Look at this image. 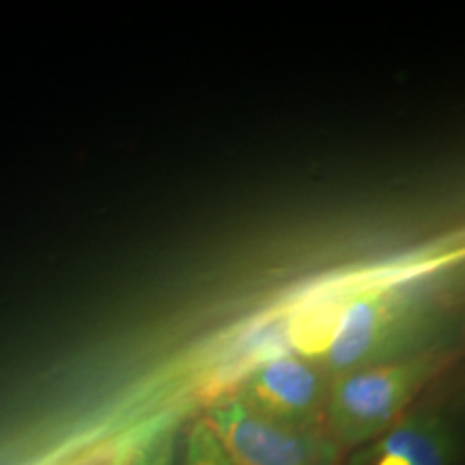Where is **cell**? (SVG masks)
Returning a JSON list of instances; mask_svg holds the SVG:
<instances>
[{
	"label": "cell",
	"mask_w": 465,
	"mask_h": 465,
	"mask_svg": "<svg viewBox=\"0 0 465 465\" xmlns=\"http://www.w3.org/2000/svg\"><path fill=\"white\" fill-rule=\"evenodd\" d=\"M435 298L429 284L397 282L342 298L339 319L319 364L330 377L429 351Z\"/></svg>",
	"instance_id": "1"
},
{
	"label": "cell",
	"mask_w": 465,
	"mask_h": 465,
	"mask_svg": "<svg viewBox=\"0 0 465 465\" xmlns=\"http://www.w3.org/2000/svg\"><path fill=\"white\" fill-rule=\"evenodd\" d=\"M440 353L429 351L330 377L325 422L339 446L362 449L405 416L407 407L438 373Z\"/></svg>",
	"instance_id": "2"
},
{
	"label": "cell",
	"mask_w": 465,
	"mask_h": 465,
	"mask_svg": "<svg viewBox=\"0 0 465 465\" xmlns=\"http://www.w3.org/2000/svg\"><path fill=\"white\" fill-rule=\"evenodd\" d=\"M207 424L232 465H336L341 446L322 424L265 416L237 397L209 410Z\"/></svg>",
	"instance_id": "3"
},
{
	"label": "cell",
	"mask_w": 465,
	"mask_h": 465,
	"mask_svg": "<svg viewBox=\"0 0 465 465\" xmlns=\"http://www.w3.org/2000/svg\"><path fill=\"white\" fill-rule=\"evenodd\" d=\"M330 375L300 353H276L250 369L237 397L261 414L293 424H322Z\"/></svg>",
	"instance_id": "4"
},
{
	"label": "cell",
	"mask_w": 465,
	"mask_h": 465,
	"mask_svg": "<svg viewBox=\"0 0 465 465\" xmlns=\"http://www.w3.org/2000/svg\"><path fill=\"white\" fill-rule=\"evenodd\" d=\"M457 433L441 411L416 410L369 441L349 465H455Z\"/></svg>",
	"instance_id": "5"
},
{
	"label": "cell",
	"mask_w": 465,
	"mask_h": 465,
	"mask_svg": "<svg viewBox=\"0 0 465 465\" xmlns=\"http://www.w3.org/2000/svg\"><path fill=\"white\" fill-rule=\"evenodd\" d=\"M183 465H232L205 418L190 429L188 440H185Z\"/></svg>",
	"instance_id": "6"
},
{
	"label": "cell",
	"mask_w": 465,
	"mask_h": 465,
	"mask_svg": "<svg viewBox=\"0 0 465 465\" xmlns=\"http://www.w3.org/2000/svg\"><path fill=\"white\" fill-rule=\"evenodd\" d=\"M174 435L171 431L155 435L147 444L134 450L125 465H174Z\"/></svg>",
	"instance_id": "7"
},
{
	"label": "cell",
	"mask_w": 465,
	"mask_h": 465,
	"mask_svg": "<svg viewBox=\"0 0 465 465\" xmlns=\"http://www.w3.org/2000/svg\"><path fill=\"white\" fill-rule=\"evenodd\" d=\"M134 455V452H132ZM119 457V455H93L84 459H75V461H69L65 465H125L130 461V457Z\"/></svg>",
	"instance_id": "8"
}]
</instances>
